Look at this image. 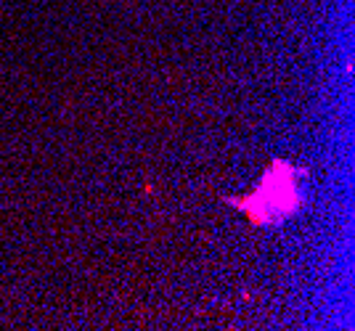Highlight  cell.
Here are the masks:
<instances>
[{
    "label": "cell",
    "instance_id": "cell-1",
    "mask_svg": "<svg viewBox=\"0 0 355 331\" xmlns=\"http://www.w3.org/2000/svg\"><path fill=\"white\" fill-rule=\"evenodd\" d=\"M231 204H236L239 210L247 212L255 226H270V223H281L284 217L294 215L302 204L300 183H297V167H292L289 162L273 159V165L268 167L262 186L249 196L241 199H231Z\"/></svg>",
    "mask_w": 355,
    "mask_h": 331
}]
</instances>
